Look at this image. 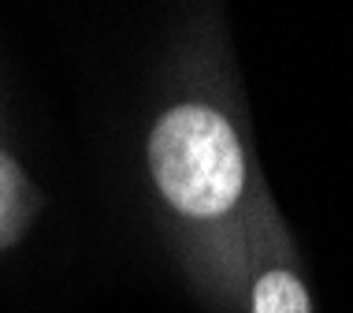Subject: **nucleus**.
Returning <instances> with one entry per match:
<instances>
[{
	"instance_id": "obj_3",
	"label": "nucleus",
	"mask_w": 353,
	"mask_h": 313,
	"mask_svg": "<svg viewBox=\"0 0 353 313\" xmlns=\"http://www.w3.org/2000/svg\"><path fill=\"white\" fill-rule=\"evenodd\" d=\"M26 216V187L23 176H19L15 160L0 153V250L19 235Z\"/></svg>"
},
{
	"instance_id": "obj_2",
	"label": "nucleus",
	"mask_w": 353,
	"mask_h": 313,
	"mask_svg": "<svg viewBox=\"0 0 353 313\" xmlns=\"http://www.w3.org/2000/svg\"><path fill=\"white\" fill-rule=\"evenodd\" d=\"M253 313H312L301 280L286 269L261 272L253 287Z\"/></svg>"
},
{
	"instance_id": "obj_1",
	"label": "nucleus",
	"mask_w": 353,
	"mask_h": 313,
	"mask_svg": "<svg viewBox=\"0 0 353 313\" xmlns=\"http://www.w3.org/2000/svg\"><path fill=\"white\" fill-rule=\"evenodd\" d=\"M149 164L179 213L223 216L245 187V157L234 127L208 104H179L149 138Z\"/></svg>"
}]
</instances>
